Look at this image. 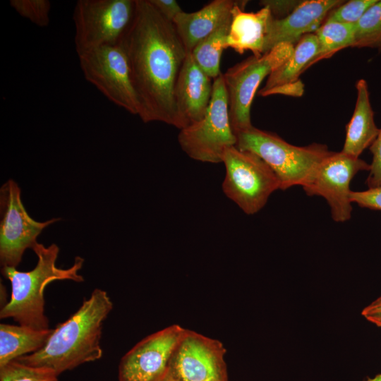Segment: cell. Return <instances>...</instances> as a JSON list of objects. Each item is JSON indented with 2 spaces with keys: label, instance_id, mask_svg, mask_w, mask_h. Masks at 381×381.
<instances>
[{
  "label": "cell",
  "instance_id": "1",
  "mask_svg": "<svg viewBox=\"0 0 381 381\" xmlns=\"http://www.w3.org/2000/svg\"><path fill=\"white\" fill-rule=\"evenodd\" d=\"M128 61L144 123L178 128L174 89L188 54L173 22L149 0H135L132 20L119 42Z\"/></svg>",
  "mask_w": 381,
  "mask_h": 381
},
{
  "label": "cell",
  "instance_id": "2",
  "mask_svg": "<svg viewBox=\"0 0 381 381\" xmlns=\"http://www.w3.org/2000/svg\"><path fill=\"white\" fill-rule=\"evenodd\" d=\"M113 308L107 291L95 289L66 320L52 329L42 348L16 361L54 370L58 375L102 358V326Z\"/></svg>",
  "mask_w": 381,
  "mask_h": 381
},
{
  "label": "cell",
  "instance_id": "3",
  "mask_svg": "<svg viewBox=\"0 0 381 381\" xmlns=\"http://www.w3.org/2000/svg\"><path fill=\"white\" fill-rule=\"evenodd\" d=\"M32 250L37 257L35 267L30 271L21 272L13 267H2V275L11 284L9 301L0 310L1 319L12 318L19 325L39 330L49 329V319L44 313V289L56 280L83 282L78 272L84 259L76 256L73 265L63 269L56 267L59 248L55 243L48 247L37 243Z\"/></svg>",
  "mask_w": 381,
  "mask_h": 381
},
{
  "label": "cell",
  "instance_id": "4",
  "mask_svg": "<svg viewBox=\"0 0 381 381\" xmlns=\"http://www.w3.org/2000/svg\"><path fill=\"white\" fill-rule=\"evenodd\" d=\"M236 146L260 157L275 173L280 190L302 186L320 162L331 154L324 144L296 146L276 133L254 127L236 133Z\"/></svg>",
  "mask_w": 381,
  "mask_h": 381
},
{
  "label": "cell",
  "instance_id": "5",
  "mask_svg": "<svg viewBox=\"0 0 381 381\" xmlns=\"http://www.w3.org/2000/svg\"><path fill=\"white\" fill-rule=\"evenodd\" d=\"M178 141L190 158L209 163H220L226 148L236 146L231 128L228 98L223 74L213 80L211 99L204 116L180 130Z\"/></svg>",
  "mask_w": 381,
  "mask_h": 381
},
{
  "label": "cell",
  "instance_id": "6",
  "mask_svg": "<svg viewBox=\"0 0 381 381\" xmlns=\"http://www.w3.org/2000/svg\"><path fill=\"white\" fill-rule=\"evenodd\" d=\"M222 162L226 169L223 192L247 214L258 212L271 194L280 189L275 173L253 152L231 146L225 150Z\"/></svg>",
  "mask_w": 381,
  "mask_h": 381
},
{
  "label": "cell",
  "instance_id": "7",
  "mask_svg": "<svg viewBox=\"0 0 381 381\" xmlns=\"http://www.w3.org/2000/svg\"><path fill=\"white\" fill-rule=\"evenodd\" d=\"M294 49V45L291 44H279L259 56H249L223 74L229 119L235 135L253 126L250 107L258 88L266 77L292 54Z\"/></svg>",
  "mask_w": 381,
  "mask_h": 381
},
{
  "label": "cell",
  "instance_id": "8",
  "mask_svg": "<svg viewBox=\"0 0 381 381\" xmlns=\"http://www.w3.org/2000/svg\"><path fill=\"white\" fill-rule=\"evenodd\" d=\"M134 10L135 0H78L73 14L78 56L100 46L119 44Z\"/></svg>",
  "mask_w": 381,
  "mask_h": 381
},
{
  "label": "cell",
  "instance_id": "9",
  "mask_svg": "<svg viewBox=\"0 0 381 381\" xmlns=\"http://www.w3.org/2000/svg\"><path fill=\"white\" fill-rule=\"evenodd\" d=\"M85 78L114 104L139 115L126 52L120 43L103 45L78 56Z\"/></svg>",
  "mask_w": 381,
  "mask_h": 381
},
{
  "label": "cell",
  "instance_id": "10",
  "mask_svg": "<svg viewBox=\"0 0 381 381\" xmlns=\"http://www.w3.org/2000/svg\"><path fill=\"white\" fill-rule=\"evenodd\" d=\"M0 262L2 267H16L28 248H32L37 238L48 226L60 220L46 222L33 219L21 200L18 183L8 179L0 188Z\"/></svg>",
  "mask_w": 381,
  "mask_h": 381
},
{
  "label": "cell",
  "instance_id": "11",
  "mask_svg": "<svg viewBox=\"0 0 381 381\" xmlns=\"http://www.w3.org/2000/svg\"><path fill=\"white\" fill-rule=\"evenodd\" d=\"M370 164L360 157L344 152H332L316 167L302 186L309 196L322 197L328 203L331 217L336 222L350 219L352 202L350 200V183L361 171H369Z\"/></svg>",
  "mask_w": 381,
  "mask_h": 381
},
{
  "label": "cell",
  "instance_id": "12",
  "mask_svg": "<svg viewBox=\"0 0 381 381\" xmlns=\"http://www.w3.org/2000/svg\"><path fill=\"white\" fill-rule=\"evenodd\" d=\"M221 341L186 329L171 358L166 377L171 381H228Z\"/></svg>",
  "mask_w": 381,
  "mask_h": 381
},
{
  "label": "cell",
  "instance_id": "13",
  "mask_svg": "<svg viewBox=\"0 0 381 381\" xmlns=\"http://www.w3.org/2000/svg\"><path fill=\"white\" fill-rule=\"evenodd\" d=\"M173 325L155 332L136 344L121 359L119 381H160L179 341L186 332Z\"/></svg>",
  "mask_w": 381,
  "mask_h": 381
},
{
  "label": "cell",
  "instance_id": "14",
  "mask_svg": "<svg viewBox=\"0 0 381 381\" xmlns=\"http://www.w3.org/2000/svg\"><path fill=\"white\" fill-rule=\"evenodd\" d=\"M212 89V78L198 66L191 53H188L174 89L179 129L184 128L204 116Z\"/></svg>",
  "mask_w": 381,
  "mask_h": 381
},
{
  "label": "cell",
  "instance_id": "15",
  "mask_svg": "<svg viewBox=\"0 0 381 381\" xmlns=\"http://www.w3.org/2000/svg\"><path fill=\"white\" fill-rule=\"evenodd\" d=\"M343 2L339 0L303 1L286 16L273 18L265 53L282 43L295 46L305 35L315 33L327 15Z\"/></svg>",
  "mask_w": 381,
  "mask_h": 381
},
{
  "label": "cell",
  "instance_id": "16",
  "mask_svg": "<svg viewBox=\"0 0 381 381\" xmlns=\"http://www.w3.org/2000/svg\"><path fill=\"white\" fill-rule=\"evenodd\" d=\"M319 52L316 35L309 33L303 36L294 46L292 54L267 77L259 95L267 97L283 95L301 97L304 92V84L300 75L315 63Z\"/></svg>",
  "mask_w": 381,
  "mask_h": 381
},
{
  "label": "cell",
  "instance_id": "17",
  "mask_svg": "<svg viewBox=\"0 0 381 381\" xmlns=\"http://www.w3.org/2000/svg\"><path fill=\"white\" fill-rule=\"evenodd\" d=\"M236 2L231 11V21L226 40V49L231 48L243 54L250 51L254 56L265 54L270 27L273 20L270 10L262 6L257 12H246Z\"/></svg>",
  "mask_w": 381,
  "mask_h": 381
},
{
  "label": "cell",
  "instance_id": "18",
  "mask_svg": "<svg viewBox=\"0 0 381 381\" xmlns=\"http://www.w3.org/2000/svg\"><path fill=\"white\" fill-rule=\"evenodd\" d=\"M235 4L232 0H214L197 11L176 16L173 23L188 53L231 16Z\"/></svg>",
  "mask_w": 381,
  "mask_h": 381
},
{
  "label": "cell",
  "instance_id": "19",
  "mask_svg": "<svg viewBox=\"0 0 381 381\" xmlns=\"http://www.w3.org/2000/svg\"><path fill=\"white\" fill-rule=\"evenodd\" d=\"M356 89L355 108L346 127V138L341 152L359 158L361 153L375 141L380 128L375 123L366 80L359 79L356 83Z\"/></svg>",
  "mask_w": 381,
  "mask_h": 381
},
{
  "label": "cell",
  "instance_id": "20",
  "mask_svg": "<svg viewBox=\"0 0 381 381\" xmlns=\"http://www.w3.org/2000/svg\"><path fill=\"white\" fill-rule=\"evenodd\" d=\"M52 329H35L20 325H0V368L37 351L47 341Z\"/></svg>",
  "mask_w": 381,
  "mask_h": 381
},
{
  "label": "cell",
  "instance_id": "21",
  "mask_svg": "<svg viewBox=\"0 0 381 381\" xmlns=\"http://www.w3.org/2000/svg\"><path fill=\"white\" fill-rule=\"evenodd\" d=\"M231 16L217 30L201 40L190 52L198 66L211 78L220 73L221 56L229 32Z\"/></svg>",
  "mask_w": 381,
  "mask_h": 381
},
{
  "label": "cell",
  "instance_id": "22",
  "mask_svg": "<svg viewBox=\"0 0 381 381\" xmlns=\"http://www.w3.org/2000/svg\"><path fill=\"white\" fill-rule=\"evenodd\" d=\"M354 33L355 24L325 21L315 32L319 42L315 62L327 59L342 49L352 47Z\"/></svg>",
  "mask_w": 381,
  "mask_h": 381
},
{
  "label": "cell",
  "instance_id": "23",
  "mask_svg": "<svg viewBox=\"0 0 381 381\" xmlns=\"http://www.w3.org/2000/svg\"><path fill=\"white\" fill-rule=\"evenodd\" d=\"M352 47L381 49V0L371 6L355 23Z\"/></svg>",
  "mask_w": 381,
  "mask_h": 381
},
{
  "label": "cell",
  "instance_id": "24",
  "mask_svg": "<svg viewBox=\"0 0 381 381\" xmlns=\"http://www.w3.org/2000/svg\"><path fill=\"white\" fill-rule=\"evenodd\" d=\"M52 370L28 365L16 360L0 368V381H58Z\"/></svg>",
  "mask_w": 381,
  "mask_h": 381
},
{
  "label": "cell",
  "instance_id": "25",
  "mask_svg": "<svg viewBox=\"0 0 381 381\" xmlns=\"http://www.w3.org/2000/svg\"><path fill=\"white\" fill-rule=\"evenodd\" d=\"M10 6L23 18L39 27H47L50 21L49 0H11Z\"/></svg>",
  "mask_w": 381,
  "mask_h": 381
},
{
  "label": "cell",
  "instance_id": "26",
  "mask_svg": "<svg viewBox=\"0 0 381 381\" xmlns=\"http://www.w3.org/2000/svg\"><path fill=\"white\" fill-rule=\"evenodd\" d=\"M377 0H351L332 9L325 21L355 24Z\"/></svg>",
  "mask_w": 381,
  "mask_h": 381
},
{
  "label": "cell",
  "instance_id": "27",
  "mask_svg": "<svg viewBox=\"0 0 381 381\" xmlns=\"http://www.w3.org/2000/svg\"><path fill=\"white\" fill-rule=\"evenodd\" d=\"M372 162L370 164L369 174L366 180L368 188L381 185V128L375 141L370 146Z\"/></svg>",
  "mask_w": 381,
  "mask_h": 381
},
{
  "label": "cell",
  "instance_id": "28",
  "mask_svg": "<svg viewBox=\"0 0 381 381\" xmlns=\"http://www.w3.org/2000/svg\"><path fill=\"white\" fill-rule=\"evenodd\" d=\"M350 200L361 207L381 210V185L362 191L351 190Z\"/></svg>",
  "mask_w": 381,
  "mask_h": 381
},
{
  "label": "cell",
  "instance_id": "29",
  "mask_svg": "<svg viewBox=\"0 0 381 381\" xmlns=\"http://www.w3.org/2000/svg\"><path fill=\"white\" fill-rule=\"evenodd\" d=\"M301 1H276L264 0L260 1L262 6H267L271 11V13L276 19L282 18L289 15Z\"/></svg>",
  "mask_w": 381,
  "mask_h": 381
},
{
  "label": "cell",
  "instance_id": "30",
  "mask_svg": "<svg viewBox=\"0 0 381 381\" xmlns=\"http://www.w3.org/2000/svg\"><path fill=\"white\" fill-rule=\"evenodd\" d=\"M149 1L164 18L171 22L177 15L183 11L175 0Z\"/></svg>",
  "mask_w": 381,
  "mask_h": 381
},
{
  "label": "cell",
  "instance_id": "31",
  "mask_svg": "<svg viewBox=\"0 0 381 381\" xmlns=\"http://www.w3.org/2000/svg\"><path fill=\"white\" fill-rule=\"evenodd\" d=\"M361 314L365 318L381 315V296L364 308Z\"/></svg>",
  "mask_w": 381,
  "mask_h": 381
},
{
  "label": "cell",
  "instance_id": "32",
  "mask_svg": "<svg viewBox=\"0 0 381 381\" xmlns=\"http://www.w3.org/2000/svg\"><path fill=\"white\" fill-rule=\"evenodd\" d=\"M369 322L375 324L377 327H381V315L379 316H370L365 318Z\"/></svg>",
  "mask_w": 381,
  "mask_h": 381
},
{
  "label": "cell",
  "instance_id": "33",
  "mask_svg": "<svg viewBox=\"0 0 381 381\" xmlns=\"http://www.w3.org/2000/svg\"><path fill=\"white\" fill-rule=\"evenodd\" d=\"M365 381H381V373L375 375L373 377L368 378Z\"/></svg>",
  "mask_w": 381,
  "mask_h": 381
},
{
  "label": "cell",
  "instance_id": "34",
  "mask_svg": "<svg viewBox=\"0 0 381 381\" xmlns=\"http://www.w3.org/2000/svg\"><path fill=\"white\" fill-rule=\"evenodd\" d=\"M160 381H171L169 379H168L166 376Z\"/></svg>",
  "mask_w": 381,
  "mask_h": 381
}]
</instances>
